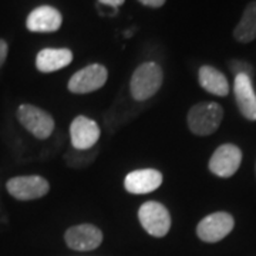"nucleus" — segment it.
<instances>
[{"label":"nucleus","mask_w":256,"mask_h":256,"mask_svg":"<svg viewBox=\"0 0 256 256\" xmlns=\"http://www.w3.org/2000/svg\"><path fill=\"white\" fill-rule=\"evenodd\" d=\"M164 80L162 68L154 62L142 63L136 68L131 76L130 82V92L132 98L137 101H146L156 94Z\"/></svg>","instance_id":"obj_1"},{"label":"nucleus","mask_w":256,"mask_h":256,"mask_svg":"<svg viewBox=\"0 0 256 256\" xmlns=\"http://www.w3.org/2000/svg\"><path fill=\"white\" fill-rule=\"evenodd\" d=\"M224 118V110L218 102H200L188 111L186 122L195 136H210L214 134Z\"/></svg>","instance_id":"obj_2"},{"label":"nucleus","mask_w":256,"mask_h":256,"mask_svg":"<svg viewBox=\"0 0 256 256\" xmlns=\"http://www.w3.org/2000/svg\"><path fill=\"white\" fill-rule=\"evenodd\" d=\"M138 220L141 226L151 236L162 238L171 228V215L162 204L156 201H148L142 204L138 210Z\"/></svg>","instance_id":"obj_3"},{"label":"nucleus","mask_w":256,"mask_h":256,"mask_svg":"<svg viewBox=\"0 0 256 256\" xmlns=\"http://www.w3.org/2000/svg\"><path fill=\"white\" fill-rule=\"evenodd\" d=\"M20 124L38 140H46L54 131V120L47 111L33 104H22L18 108Z\"/></svg>","instance_id":"obj_4"},{"label":"nucleus","mask_w":256,"mask_h":256,"mask_svg":"<svg viewBox=\"0 0 256 256\" xmlns=\"http://www.w3.org/2000/svg\"><path fill=\"white\" fill-rule=\"evenodd\" d=\"M6 188L18 201H33L43 198L50 191V184L40 175H23L9 180Z\"/></svg>","instance_id":"obj_5"},{"label":"nucleus","mask_w":256,"mask_h":256,"mask_svg":"<svg viewBox=\"0 0 256 256\" xmlns=\"http://www.w3.org/2000/svg\"><path fill=\"white\" fill-rule=\"evenodd\" d=\"M235 226L234 216L228 212H215L205 216L196 226V235L198 238L208 242L215 244L220 242L225 236H228Z\"/></svg>","instance_id":"obj_6"},{"label":"nucleus","mask_w":256,"mask_h":256,"mask_svg":"<svg viewBox=\"0 0 256 256\" xmlns=\"http://www.w3.org/2000/svg\"><path fill=\"white\" fill-rule=\"evenodd\" d=\"M108 77V72L101 64H90L74 73L68 82V92L74 94H88L101 88Z\"/></svg>","instance_id":"obj_7"},{"label":"nucleus","mask_w":256,"mask_h":256,"mask_svg":"<svg viewBox=\"0 0 256 256\" xmlns=\"http://www.w3.org/2000/svg\"><path fill=\"white\" fill-rule=\"evenodd\" d=\"M242 162V151L234 144H224L215 150L210 160V171L220 178L235 174Z\"/></svg>","instance_id":"obj_8"},{"label":"nucleus","mask_w":256,"mask_h":256,"mask_svg":"<svg viewBox=\"0 0 256 256\" xmlns=\"http://www.w3.org/2000/svg\"><path fill=\"white\" fill-rule=\"evenodd\" d=\"M64 239L70 249L87 252L100 246L102 242V232L92 224H82L67 229Z\"/></svg>","instance_id":"obj_9"},{"label":"nucleus","mask_w":256,"mask_h":256,"mask_svg":"<svg viewBox=\"0 0 256 256\" xmlns=\"http://www.w3.org/2000/svg\"><path fill=\"white\" fill-rule=\"evenodd\" d=\"M70 138L74 150H92L100 138V127L94 120L86 116H78L70 126Z\"/></svg>","instance_id":"obj_10"},{"label":"nucleus","mask_w":256,"mask_h":256,"mask_svg":"<svg viewBox=\"0 0 256 256\" xmlns=\"http://www.w3.org/2000/svg\"><path fill=\"white\" fill-rule=\"evenodd\" d=\"M62 13L52 6H40L28 16L26 28L33 33H53L62 28Z\"/></svg>","instance_id":"obj_11"},{"label":"nucleus","mask_w":256,"mask_h":256,"mask_svg":"<svg viewBox=\"0 0 256 256\" xmlns=\"http://www.w3.org/2000/svg\"><path fill=\"white\" fill-rule=\"evenodd\" d=\"M234 92L240 114L249 121H256V92L252 86V78L246 74L235 76Z\"/></svg>","instance_id":"obj_12"},{"label":"nucleus","mask_w":256,"mask_h":256,"mask_svg":"<svg viewBox=\"0 0 256 256\" xmlns=\"http://www.w3.org/2000/svg\"><path fill=\"white\" fill-rule=\"evenodd\" d=\"M162 184V174L156 170H137L126 176L124 186L132 195H144L158 190Z\"/></svg>","instance_id":"obj_13"},{"label":"nucleus","mask_w":256,"mask_h":256,"mask_svg":"<svg viewBox=\"0 0 256 256\" xmlns=\"http://www.w3.org/2000/svg\"><path fill=\"white\" fill-rule=\"evenodd\" d=\"M73 62V53L68 48H43L36 57V67L42 73H54Z\"/></svg>","instance_id":"obj_14"},{"label":"nucleus","mask_w":256,"mask_h":256,"mask_svg":"<svg viewBox=\"0 0 256 256\" xmlns=\"http://www.w3.org/2000/svg\"><path fill=\"white\" fill-rule=\"evenodd\" d=\"M198 80L205 92L218 97H225L229 92V82L225 74L220 73L215 67L202 66L198 72Z\"/></svg>","instance_id":"obj_15"},{"label":"nucleus","mask_w":256,"mask_h":256,"mask_svg":"<svg viewBox=\"0 0 256 256\" xmlns=\"http://www.w3.org/2000/svg\"><path fill=\"white\" fill-rule=\"evenodd\" d=\"M234 37L240 43H249L256 37V0L249 3L234 30Z\"/></svg>","instance_id":"obj_16"},{"label":"nucleus","mask_w":256,"mask_h":256,"mask_svg":"<svg viewBox=\"0 0 256 256\" xmlns=\"http://www.w3.org/2000/svg\"><path fill=\"white\" fill-rule=\"evenodd\" d=\"M229 67H230L232 73H235V76H238V74H246L250 78L254 76V67L249 63H245V62L234 60V62L229 63Z\"/></svg>","instance_id":"obj_17"},{"label":"nucleus","mask_w":256,"mask_h":256,"mask_svg":"<svg viewBox=\"0 0 256 256\" xmlns=\"http://www.w3.org/2000/svg\"><path fill=\"white\" fill-rule=\"evenodd\" d=\"M8 52H9V47H8V43L4 40L0 38V67L4 64L6 62V57H8Z\"/></svg>","instance_id":"obj_18"},{"label":"nucleus","mask_w":256,"mask_h":256,"mask_svg":"<svg viewBox=\"0 0 256 256\" xmlns=\"http://www.w3.org/2000/svg\"><path fill=\"white\" fill-rule=\"evenodd\" d=\"M126 0H98L100 4H104L107 8H111V9H118L121 4H124Z\"/></svg>","instance_id":"obj_19"},{"label":"nucleus","mask_w":256,"mask_h":256,"mask_svg":"<svg viewBox=\"0 0 256 256\" xmlns=\"http://www.w3.org/2000/svg\"><path fill=\"white\" fill-rule=\"evenodd\" d=\"M141 4L150 6V8H161L165 3V0H138Z\"/></svg>","instance_id":"obj_20"}]
</instances>
